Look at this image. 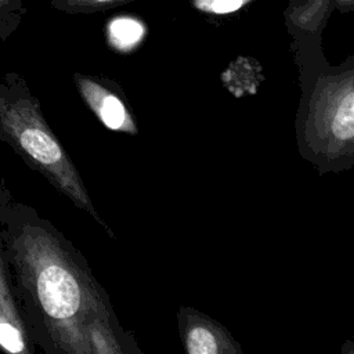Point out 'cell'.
<instances>
[{
    "instance_id": "obj_1",
    "label": "cell",
    "mask_w": 354,
    "mask_h": 354,
    "mask_svg": "<svg viewBox=\"0 0 354 354\" xmlns=\"http://www.w3.org/2000/svg\"><path fill=\"white\" fill-rule=\"evenodd\" d=\"M0 238L28 330L47 353L120 354L124 335L75 246L0 177Z\"/></svg>"
},
{
    "instance_id": "obj_2",
    "label": "cell",
    "mask_w": 354,
    "mask_h": 354,
    "mask_svg": "<svg viewBox=\"0 0 354 354\" xmlns=\"http://www.w3.org/2000/svg\"><path fill=\"white\" fill-rule=\"evenodd\" d=\"M0 142L112 235L95 212L77 169L47 124L39 100L17 72L0 75Z\"/></svg>"
},
{
    "instance_id": "obj_3",
    "label": "cell",
    "mask_w": 354,
    "mask_h": 354,
    "mask_svg": "<svg viewBox=\"0 0 354 354\" xmlns=\"http://www.w3.org/2000/svg\"><path fill=\"white\" fill-rule=\"evenodd\" d=\"M301 155L322 170L350 167L354 156V69L321 73L304 88L296 119Z\"/></svg>"
},
{
    "instance_id": "obj_4",
    "label": "cell",
    "mask_w": 354,
    "mask_h": 354,
    "mask_svg": "<svg viewBox=\"0 0 354 354\" xmlns=\"http://www.w3.org/2000/svg\"><path fill=\"white\" fill-rule=\"evenodd\" d=\"M0 348L11 354H32L35 342L25 324L22 310L0 238Z\"/></svg>"
},
{
    "instance_id": "obj_5",
    "label": "cell",
    "mask_w": 354,
    "mask_h": 354,
    "mask_svg": "<svg viewBox=\"0 0 354 354\" xmlns=\"http://www.w3.org/2000/svg\"><path fill=\"white\" fill-rule=\"evenodd\" d=\"M73 79L82 98L102 124L111 130L137 134L136 122L118 90L91 76L76 73Z\"/></svg>"
},
{
    "instance_id": "obj_6",
    "label": "cell",
    "mask_w": 354,
    "mask_h": 354,
    "mask_svg": "<svg viewBox=\"0 0 354 354\" xmlns=\"http://www.w3.org/2000/svg\"><path fill=\"white\" fill-rule=\"evenodd\" d=\"M180 332L185 351L189 354H236V342L216 321L185 308L180 311Z\"/></svg>"
},
{
    "instance_id": "obj_7",
    "label": "cell",
    "mask_w": 354,
    "mask_h": 354,
    "mask_svg": "<svg viewBox=\"0 0 354 354\" xmlns=\"http://www.w3.org/2000/svg\"><path fill=\"white\" fill-rule=\"evenodd\" d=\"M108 41L119 51L133 50L144 37L145 26L134 17L120 15L108 22Z\"/></svg>"
},
{
    "instance_id": "obj_8",
    "label": "cell",
    "mask_w": 354,
    "mask_h": 354,
    "mask_svg": "<svg viewBox=\"0 0 354 354\" xmlns=\"http://www.w3.org/2000/svg\"><path fill=\"white\" fill-rule=\"evenodd\" d=\"M133 0H50L53 8L68 14H91L119 7Z\"/></svg>"
},
{
    "instance_id": "obj_9",
    "label": "cell",
    "mask_w": 354,
    "mask_h": 354,
    "mask_svg": "<svg viewBox=\"0 0 354 354\" xmlns=\"http://www.w3.org/2000/svg\"><path fill=\"white\" fill-rule=\"evenodd\" d=\"M250 0H192L195 8L212 14H230L239 10Z\"/></svg>"
},
{
    "instance_id": "obj_10",
    "label": "cell",
    "mask_w": 354,
    "mask_h": 354,
    "mask_svg": "<svg viewBox=\"0 0 354 354\" xmlns=\"http://www.w3.org/2000/svg\"><path fill=\"white\" fill-rule=\"evenodd\" d=\"M26 12V7L22 4L15 8L0 11V40H6L19 26L22 17Z\"/></svg>"
},
{
    "instance_id": "obj_11",
    "label": "cell",
    "mask_w": 354,
    "mask_h": 354,
    "mask_svg": "<svg viewBox=\"0 0 354 354\" xmlns=\"http://www.w3.org/2000/svg\"><path fill=\"white\" fill-rule=\"evenodd\" d=\"M22 0H0V11L22 6Z\"/></svg>"
},
{
    "instance_id": "obj_12",
    "label": "cell",
    "mask_w": 354,
    "mask_h": 354,
    "mask_svg": "<svg viewBox=\"0 0 354 354\" xmlns=\"http://www.w3.org/2000/svg\"><path fill=\"white\" fill-rule=\"evenodd\" d=\"M351 1L353 0H339L340 6H351Z\"/></svg>"
}]
</instances>
